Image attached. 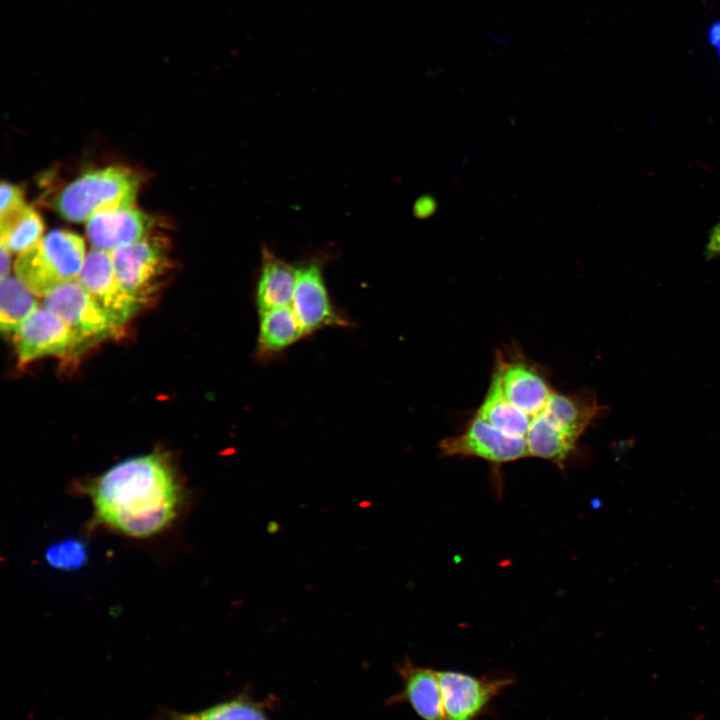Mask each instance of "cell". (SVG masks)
<instances>
[{
    "mask_svg": "<svg viewBox=\"0 0 720 720\" xmlns=\"http://www.w3.org/2000/svg\"><path fill=\"white\" fill-rule=\"evenodd\" d=\"M398 673L403 680V689L391 698V702H407L423 720H443L437 671L415 666L406 660L398 667Z\"/></svg>",
    "mask_w": 720,
    "mask_h": 720,
    "instance_id": "cell-14",
    "label": "cell"
},
{
    "mask_svg": "<svg viewBox=\"0 0 720 720\" xmlns=\"http://www.w3.org/2000/svg\"><path fill=\"white\" fill-rule=\"evenodd\" d=\"M0 198V218L14 214L27 206L24 201L23 191L9 182H2Z\"/></svg>",
    "mask_w": 720,
    "mask_h": 720,
    "instance_id": "cell-22",
    "label": "cell"
},
{
    "mask_svg": "<svg viewBox=\"0 0 720 720\" xmlns=\"http://www.w3.org/2000/svg\"><path fill=\"white\" fill-rule=\"evenodd\" d=\"M77 281L118 326L143 306L120 282L111 251L92 249Z\"/></svg>",
    "mask_w": 720,
    "mask_h": 720,
    "instance_id": "cell-11",
    "label": "cell"
},
{
    "mask_svg": "<svg viewBox=\"0 0 720 720\" xmlns=\"http://www.w3.org/2000/svg\"><path fill=\"white\" fill-rule=\"evenodd\" d=\"M295 284L296 268L275 255L267 246H263L256 285V304L259 311L290 306Z\"/></svg>",
    "mask_w": 720,
    "mask_h": 720,
    "instance_id": "cell-15",
    "label": "cell"
},
{
    "mask_svg": "<svg viewBox=\"0 0 720 720\" xmlns=\"http://www.w3.org/2000/svg\"><path fill=\"white\" fill-rule=\"evenodd\" d=\"M139 184L138 175L126 168L92 170L59 193L55 209L68 221H88L102 212L134 206Z\"/></svg>",
    "mask_w": 720,
    "mask_h": 720,
    "instance_id": "cell-3",
    "label": "cell"
},
{
    "mask_svg": "<svg viewBox=\"0 0 720 720\" xmlns=\"http://www.w3.org/2000/svg\"><path fill=\"white\" fill-rule=\"evenodd\" d=\"M87 552V547L81 541L66 539L51 545L45 553V558L52 567L72 570L84 565Z\"/></svg>",
    "mask_w": 720,
    "mask_h": 720,
    "instance_id": "cell-21",
    "label": "cell"
},
{
    "mask_svg": "<svg viewBox=\"0 0 720 720\" xmlns=\"http://www.w3.org/2000/svg\"><path fill=\"white\" fill-rule=\"evenodd\" d=\"M322 267L319 259H310L296 268L291 308L305 335L325 327L348 325V320L331 301Z\"/></svg>",
    "mask_w": 720,
    "mask_h": 720,
    "instance_id": "cell-10",
    "label": "cell"
},
{
    "mask_svg": "<svg viewBox=\"0 0 720 720\" xmlns=\"http://www.w3.org/2000/svg\"><path fill=\"white\" fill-rule=\"evenodd\" d=\"M169 720H268L262 708L247 696L218 703L191 713H173Z\"/></svg>",
    "mask_w": 720,
    "mask_h": 720,
    "instance_id": "cell-20",
    "label": "cell"
},
{
    "mask_svg": "<svg viewBox=\"0 0 720 720\" xmlns=\"http://www.w3.org/2000/svg\"><path fill=\"white\" fill-rule=\"evenodd\" d=\"M96 520L123 535L146 538L176 518L183 490L168 459L156 453L128 458L87 487Z\"/></svg>",
    "mask_w": 720,
    "mask_h": 720,
    "instance_id": "cell-1",
    "label": "cell"
},
{
    "mask_svg": "<svg viewBox=\"0 0 720 720\" xmlns=\"http://www.w3.org/2000/svg\"><path fill=\"white\" fill-rule=\"evenodd\" d=\"M435 202L430 197L419 198L414 205V214L419 218H425L433 214L435 210Z\"/></svg>",
    "mask_w": 720,
    "mask_h": 720,
    "instance_id": "cell-23",
    "label": "cell"
},
{
    "mask_svg": "<svg viewBox=\"0 0 720 720\" xmlns=\"http://www.w3.org/2000/svg\"><path fill=\"white\" fill-rule=\"evenodd\" d=\"M23 364L45 356H68L84 346L72 330L45 307L38 306L13 333Z\"/></svg>",
    "mask_w": 720,
    "mask_h": 720,
    "instance_id": "cell-9",
    "label": "cell"
},
{
    "mask_svg": "<svg viewBox=\"0 0 720 720\" xmlns=\"http://www.w3.org/2000/svg\"><path fill=\"white\" fill-rule=\"evenodd\" d=\"M600 412L592 389L554 391L544 409L531 419L526 435L529 456L563 469L578 448L581 436Z\"/></svg>",
    "mask_w": 720,
    "mask_h": 720,
    "instance_id": "cell-2",
    "label": "cell"
},
{
    "mask_svg": "<svg viewBox=\"0 0 720 720\" xmlns=\"http://www.w3.org/2000/svg\"><path fill=\"white\" fill-rule=\"evenodd\" d=\"M493 369L507 400L530 418L544 409L555 391L545 368L529 358L518 344L510 343L499 349Z\"/></svg>",
    "mask_w": 720,
    "mask_h": 720,
    "instance_id": "cell-5",
    "label": "cell"
},
{
    "mask_svg": "<svg viewBox=\"0 0 720 720\" xmlns=\"http://www.w3.org/2000/svg\"><path fill=\"white\" fill-rule=\"evenodd\" d=\"M474 414L505 434L523 438H526L532 419L507 400L494 369L487 391Z\"/></svg>",
    "mask_w": 720,
    "mask_h": 720,
    "instance_id": "cell-16",
    "label": "cell"
},
{
    "mask_svg": "<svg viewBox=\"0 0 720 720\" xmlns=\"http://www.w3.org/2000/svg\"><path fill=\"white\" fill-rule=\"evenodd\" d=\"M86 259L83 239L72 232L54 230L19 254L16 276L36 295L77 281Z\"/></svg>",
    "mask_w": 720,
    "mask_h": 720,
    "instance_id": "cell-4",
    "label": "cell"
},
{
    "mask_svg": "<svg viewBox=\"0 0 720 720\" xmlns=\"http://www.w3.org/2000/svg\"><path fill=\"white\" fill-rule=\"evenodd\" d=\"M39 214L28 205L0 219V244L11 253L21 254L33 247L43 236Z\"/></svg>",
    "mask_w": 720,
    "mask_h": 720,
    "instance_id": "cell-19",
    "label": "cell"
},
{
    "mask_svg": "<svg viewBox=\"0 0 720 720\" xmlns=\"http://www.w3.org/2000/svg\"><path fill=\"white\" fill-rule=\"evenodd\" d=\"M11 252L0 244V280L9 276Z\"/></svg>",
    "mask_w": 720,
    "mask_h": 720,
    "instance_id": "cell-24",
    "label": "cell"
},
{
    "mask_svg": "<svg viewBox=\"0 0 720 720\" xmlns=\"http://www.w3.org/2000/svg\"><path fill=\"white\" fill-rule=\"evenodd\" d=\"M443 720H474L494 697L513 683L509 677L478 678L457 671H437Z\"/></svg>",
    "mask_w": 720,
    "mask_h": 720,
    "instance_id": "cell-12",
    "label": "cell"
},
{
    "mask_svg": "<svg viewBox=\"0 0 720 720\" xmlns=\"http://www.w3.org/2000/svg\"><path fill=\"white\" fill-rule=\"evenodd\" d=\"M43 307L64 322L84 345L112 336L120 327L78 281L45 295Z\"/></svg>",
    "mask_w": 720,
    "mask_h": 720,
    "instance_id": "cell-7",
    "label": "cell"
},
{
    "mask_svg": "<svg viewBox=\"0 0 720 720\" xmlns=\"http://www.w3.org/2000/svg\"><path fill=\"white\" fill-rule=\"evenodd\" d=\"M151 225V218L132 206L95 215L86 232L94 249L113 251L147 237Z\"/></svg>",
    "mask_w": 720,
    "mask_h": 720,
    "instance_id": "cell-13",
    "label": "cell"
},
{
    "mask_svg": "<svg viewBox=\"0 0 720 720\" xmlns=\"http://www.w3.org/2000/svg\"><path fill=\"white\" fill-rule=\"evenodd\" d=\"M440 453L447 457H470L502 465L529 457L526 438L498 430L474 414L464 429L442 439Z\"/></svg>",
    "mask_w": 720,
    "mask_h": 720,
    "instance_id": "cell-6",
    "label": "cell"
},
{
    "mask_svg": "<svg viewBox=\"0 0 720 720\" xmlns=\"http://www.w3.org/2000/svg\"><path fill=\"white\" fill-rule=\"evenodd\" d=\"M38 307L35 294L16 276L1 280L0 327L13 334L19 325Z\"/></svg>",
    "mask_w": 720,
    "mask_h": 720,
    "instance_id": "cell-18",
    "label": "cell"
},
{
    "mask_svg": "<svg viewBox=\"0 0 720 720\" xmlns=\"http://www.w3.org/2000/svg\"><path fill=\"white\" fill-rule=\"evenodd\" d=\"M116 274L124 288L143 305L151 298L168 267L166 248L149 235L111 251Z\"/></svg>",
    "mask_w": 720,
    "mask_h": 720,
    "instance_id": "cell-8",
    "label": "cell"
},
{
    "mask_svg": "<svg viewBox=\"0 0 720 720\" xmlns=\"http://www.w3.org/2000/svg\"><path fill=\"white\" fill-rule=\"evenodd\" d=\"M304 335L291 306L260 312L257 349L262 356L279 353Z\"/></svg>",
    "mask_w": 720,
    "mask_h": 720,
    "instance_id": "cell-17",
    "label": "cell"
}]
</instances>
